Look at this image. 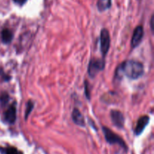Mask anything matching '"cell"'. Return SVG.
I'll return each mask as SVG.
<instances>
[{"label":"cell","mask_w":154,"mask_h":154,"mask_svg":"<svg viewBox=\"0 0 154 154\" xmlns=\"http://www.w3.org/2000/svg\"><path fill=\"white\" fill-rule=\"evenodd\" d=\"M102 131H103L105 140L108 143H110V144H117L121 146L123 149H124L125 151L128 150V146L126 145V142L118 134L114 133V131H112L110 128H107V127H102Z\"/></svg>","instance_id":"obj_2"},{"label":"cell","mask_w":154,"mask_h":154,"mask_svg":"<svg viewBox=\"0 0 154 154\" xmlns=\"http://www.w3.org/2000/svg\"><path fill=\"white\" fill-rule=\"evenodd\" d=\"M14 38V34L11 30L8 29H4L2 31V40L5 44L10 43Z\"/></svg>","instance_id":"obj_10"},{"label":"cell","mask_w":154,"mask_h":154,"mask_svg":"<svg viewBox=\"0 0 154 154\" xmlns=\"http://www.w3.org/2000/svg\"><path fill=\"white\" fill-rule=\"evenodd\" d=\"M16 107L14 104H12L4 113V118L6 122L8 124H14L16 121L17 114H16Z\"/></svg>","instance_id":"obj_8"},{"label":"cell","mask_w":154,"mask_h":154,"mask_svg":"<svg viewBox=\"0 0 154 154\" xmlns=\"http://www.w3.org/2000/svg\"><path fill=\"white\" fill-rule=\"evenodd\" d=\"M99 42H100V51L103 57L108 54L111 45V37H110L109 31L106 28H103L100 32L99 36Z\"/></svg>","instance_id":"obj_4"},{"label":"cell","mask_w":154,"mask_h":154,"mask_svg":"<svg viewBox=\"0 0 154 154\" xmlns=\"http://www.w3.org/2000/svg\"><path fill=\"white\" fill-rule=\"evenodd\" d=\"M111 119L114 126L118 128H123L124 126L125 119L123 113L117 110H113L111 111Z\"/></svg>","instance_id":"obj_5"},{"label":"cell","mask_w":154,"mask_h":154,"mask_svg":"<svg viewBox=\"0 0 154 154\" xmlns=\"http://www.w3.org/2000/svg\"><path fill=\"white\" fill-rule=\"evenodd\" d=\"M144 37V29L142 26H138L134 30L133 35H132V41H131V46L132 48H135L139 45L142 41Z\"/></svg>","instance_id":"obj_6"},{"label":"cell","mask_w":154,"mask_h":154,"mask_svg":"<svg viewBox=\"0 0 154 154\" xmlns=\"http://www.w3.org/2000/svg\"><path fill=\"white\" fill-rule=\"evenodd\" d=\"M105 67V59L93 58L90 60L87 68V72L91 78H94L100 71L103 70Z\"/></svg>","instance_id":"obj_3"},{"label":"cell","mask_w":154,"mask_h":154,"mask_svg":"<svg viewBox=\"0 0 154 154\" xmlns=\"http://www.w3.org/2000/svg\"><path fill=\"white\" fill-rule=\"evenodd\" d=\"M153 19H154V17H153V15H152L151 19H150V27H151L152 32H153V29H154V27H153Z\"/></svg>","instance_id":"obj_16"},{"label":"cell","mask_w":154,"mask_h":154,"mask_svg":"<svg viewBox=\"0 0 154 154\" xmlns=\"http://www.w3.org/2000/svg\"><path fill=\"white\" fill-rule=\"evenodd\" d=\"M0 152L2 154H23L22 151L19 150L17 147L11 146L7 147H0Z\"/></svg>","instance_id":"obj_12"},{"label":"cell","mask_w":154,"mask_h":154,"mask_svg":"<svg viewBox=\"0 0 154 154\" xmlns=\"http://www.w3.org/2000/svg\"><path fill=\"white\" fill-rule=\"evenodd\" d=\"M144 65L135 60H125L117 67L116 75L118 77L125 75L130 79H137L144 74Z\"/></svg>","instance_id":"obj_1"},{"label":"cell","mask_w":154,"mask_h":154,"mask_svg":"<svg viewBox=\"0 0 154 154\" xmlns=\"http://www.w3.org/2000/svg\"><path fill=\"white\" fill-rule=\"evenodd\" d=\"M111 0H98L97 8L99 11L102 12L111 7Z\"/></svg>","instance_id":"obj_11"},{"label":"cell","mask_w":154,"mask_h":154,"mask_svg":"<svg viewBox=\"0 0 154 154\" xmlns=\"http://www.w3.org/2000/svg\"><path fill=\"white\" fill-rule=\"evenodd\" d=\"M84 88H85V95L86 97L88 100L90 99V88H89V85L87 81L84 82Z\"/></svg>","instance_id":"obj_14"},{"label":"cell","mask_w":154,"mask_h":154,"mask_svg":"<svg viewBox=\"0 0 154 154\" xmlns=\"http://www.w3.org/2000/svg\"><path fill=\"white\" fill-rule=\"evenodd\" d=\"M72 118L74 123L76 124L77 125L81 127L85 126V119H84V116L81 113V111L76 107L74 108L73 111H72Z\"/></svg>","instance_id":"obj_9"},{"label":"cell","mask_w":154,"mask_h":154,"mask_svg":"<svg viewBox=\"0 0 154 154\" xmlns=\"http://www.w3.org/2000/svg\"><path fill=\"white\" fill-rule=\"evenodd\" d=\"M13 1L14 2L19 5H23L26 2L27 0H13Z\"/></svg>","instance_id":"obj_15"},{"label":"cell","mask_w":154,"mask_h":154,"mask_svg":"<svg viewBox=\"0 0 154 154\" xmlns=\"http://www.w3.org/2000/svg\"><path fill=\"white\" fill-rule=\"evenodd\" d=\"M33 107H34V104L31 101H29L26 103V111H25V119H27V118L29 116L30 113L32 112V110H33Z\"/></svg>","instance_id":"obj_13"},{"label":"cell","mask_w":154,"mask_h":154,"mask_svg":"<svg viewBox=\"0 0 154 154\" xmlns=\"http://www.w3.org/2000/svg\"><path fill=\"white\" fill-rule=\"evenodd\" d=\"M149 121H150V117L148 116H141L138 119L136 126L134 129V133H135V135L139 136L140 134H141V133L144 131V128L147 127V124L149 123Z\"/></svg>","instance_id":"obj_7"}]
</instances>
